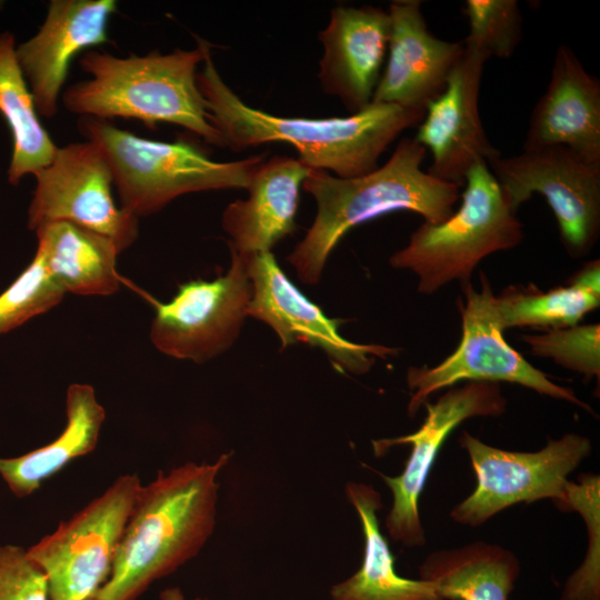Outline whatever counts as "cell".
Masks as SVG:
<instances>
[{
	"label": "cell",
	"mask_w": 600,
	"mask_h": 600,
	"mask_svg": "<svg viewBox=\"0 0 600 600\" xmlns=\"http://www.w3.org/2000/svg\"><path fill=\"white\" fill-rule=\"evenodd\" d=\"M0 600H50L44 571L21 547L0 544Z\"/></svg>",
	"instance_id": "obj_31"
},
{
	"label": "cell",
	"mask_w": 600,
	"mask_h": 600,
	"mask_svg": "<svg viewBox=\"0 0 600 600\" xmlns=\"http://www.w3.org/2000/svg\"><path fill=\"white\" fill-rule=\"evenodd\" d=\"M487 164L512 211L533 194L542 196L568 254L581 258L590 252L600 233V166L563 146L522 150Z\"/></svg>",
	"instance_id": "obj_10"
},
{
	"label": "cell",
	"mask_w": 600,
	"mask_h": 600,
	"mask_svg": "<svg viewBox=\"0 0 600 600\" xmlns=\"http://www.w3.org/2000/svg\"><path fill=\"white\" fill-rule=\"evenodd\" d=\"M230 252V268L223 276L184 282L166 303L152 300L156 314L150 338L160 352L203 363L236 342L247 318L252 284L248 256Z\"/></svg>",
	"instance_id": "obj_12"
},
{
	"label": "cell",
	"mask_w": 600,
	"mask_h": 600,
	"mask_svg": "<svg viewBox=\"0 0 600 600\" xmlns=\"http://www.w3.org/2000/svg\"><path fill=\"white\" fill-rule=\"evenodd\" d=\"M461 204L441 223L423 222L389 263L418 278V292L432 294L451 281L469 282L486 257L517 247L522 223L507 203L487 162L474 163L466 176Z\"/></svg>",
	"instance_id": "obj_6"
},
{
	"label": "cell",
	"mask_w": 600,
	"mask_h": 600,
	"mask_svg": "<svg viewBox=\"0 0 600 600\" xmlns=\"http://www.w3.org/2000/svg\"><path fill=\"white\" fill-rule=\"evenodd\" d=\"M507 398L500 383L464 382L446 390L436 402L422 407L426 417L420 428L406 436L372 441L374 456L381 457L394 446L408 444L411 452L403 471L397 477L377 472L393 496L384 526L389 537L406 547L426 544L419 500L438 453L450 433L464 420L477 417H500L507 410Z\"/></svg>",
	"instance_id": "obj_11"
},
{
	"label": "cell",
	"mask_w": 600,
	"mask_h": 600,
	"mask_svg": "<svg viewBox=\"0 0 600 600\" xmlns=\"http://www.w3.org/2000/svg\"><path fill=\"white\" fill-rule=\"evenodd\" d=\"M67 424L50 443L16 458H0V476L18 498H24L76 458L94 450L106 412L90 384L69 386Z\"/></svg>",
	"instance_id": "obj_23"
},
{
	"label": "cell",
	"mask_w": 600,
	"mask_h": 600,
	"mask_svg": "<svg viewBox=\"0 0 600 600\" xmlns=\"http://www.w3.org/2000/svg\"><path fill=\"white\" fill-rule=\"evenodd\" d=\"M160 600H186V598L180 588L171 587L160 592ZM194 600H207V599L197 598Z\"/></svg>",
	"instance_id": "obj_33"
},
{
	"label": "cell",
	"mask_w": 600,
	"mask_h": 600,
	"mask_svg": "<svg viewBox=\"0 0 600 600\" xmlns=\"http://www.w3.org/2000/svg\"><path fill=\"white\" fill-rule=\"evenodd\" d=\"M230 457L160 470L140 487L99 600H137L199 553L214 529L217 478Z\"/></svg>",
	"instance_id": "obj_2"
},
{
	"label": "cell",
	"mask_w": 600,
	"mask_h": 600,
	"mask_svg": "<svg viewBox=\"0 0 600 600\" xmlns=\"http://www.w3.org/2000/svg\"><path fill=\"white\" fill-rule=\"evenodd\" d=\"M13 33H0V113L12 138L8 181L16 186L53 160L58 147L42 126L33 96L17 59Z\"/></svg>",
	"instance_id": "obj_25"
},
{
	"label": "cell",
	"mask_w": 600,
	"mask_h": 600,
	"mask_svg": "<svg viewBox=\"0 0 600 600\" xmlns=\"http://www.w3.org/2000/svg\"><path fill=\"white\" fill-rule=\"evenodd\" d=\"M600 306V293L572 281L547 291L536 284H512L496 296L503 331L510 328L561 329L579 324Z\"/></svg>",
	"instance_id": "obj_26"
},
{
	"label": "cell",
	"mask_w": 600,
	"mask_h": 600,
	"mask_svg": "<svg viewBox=\"0 0 600 600\" xmlns=\"http://www.w3.org/2000/svg\"><path fill=\"white\" fill-rule=\"evenodd\" d=\"M568 511H577L588 529V550L583 562L564 582L561 600H600V479L584 473L570 481Z\"/></svg>",
	"instance_id": "obj_27"
},
{
	"label": "cell",
	"mask_w": 600,
	"mask_h": 600,
	"mask_svg": "<svg viewBox=\"0 0 600 600\" xmlns=\"http://www.w3.org/2000/svg\"><path fill=\"white\" fill-rule=\"evenodd\" d=\"M64 293L49 274L41 254L36 251L29 266L0 294V334L49 311L62 300Z\"/></svg>",
	"instance_id": "obj_30"
},
{
	"label": "cell",
	"mask_w": 600,
	"mask_h": 600,
	"mask_svg": "<svg viewBox=\"0 0 600 600\" xmlns=\"http://www.w3.org/2000/svg\"><path fill=\"white\" fill-rule=\"evenodd\" d=\"M388 11L374 6H336L318 38L323 47L317 74L326 94L357 113L373 98L387 59Z\"/></svg>",
	"instance_id": "obj_18"
},
{
	"label": "cell",
	"mask_w": 600,
	"mask_h": 600,
	"mask_svg": "<svg viewBox=\"0 0 600 600\" xmlns=\"http://www.w3.org/2000/svg\"><path fill=\"white\" fill-rule=\"evenodd\" d=\"M39 252L52 279L80 296H110L120 288L114 242L68 221H48L34 230Z\"/></svg>",
	"instance_id": "obj_22"
},
{
	"label": "cell",
	"mask_w": 600,
	"mask_h": 600,
	"mask_svg": "<svg viewBox=\"0 0 600 600\" xmlns=\"http://www.w3.org/2000/svg\"><path fill=\"white\" fill-rule=\"evenodd\" d=\"M519 574L512 551L484 541L433 551L419 567L443 600H509Z\"/></svg>",
	"instance_id": "obj_24"
},
{
	"label": "cell",
	"mask_w": 600,
	"mask_h": 600,
	"mask_svg": "<svg viewBox=\"0 0 600 600\" xmlns=\"http://www.w3.org/2000/svg\"><path fill=\"white\" fill-rule=\"evenodd\" d=\"M489 58L470 47L451 71L443 92L428 103L413 139L429 150L428 173L463 188L466 176L480 160L501 156L490 142L479 113L483 66Z\"/></svg>",
	"instance_id": "obj_15"
},
{
	"label": "cell",
	"mask_w": 600,
	"mask_h": 600,
	"mask_svg": "<svg viewBox=\"0 0 600 600\" xmlns=\"http://www.w3.org/2000/svg\"><path fill=\"white\" fill-rule=\"evenodd\" d=\"M470 459L477 484L450 511L457 523L479 527L517 503L552 500L567 510L569 474L590 454L591 441L578 433L549 440L534 452L509 451L489 446L463 430L458 438Z\"/></svg>",
	"instance_id": "obj_8"
},
{
	"label": "cell",
	"mask_w": 600,
	"mask_h": 600,
	"mask_svg": "<svg viewBox=\"0 0 600 600\" xmlns=\"http://www.w3.org/2000/svg\"><path fill=\"white\" fill-rule=\"evenodd\" d=\"M420 0H393L389 4L390 37L387 62L372 102L426 111L439 97L463 53L461 41L433 36Z\"/></svg>",
	"instance_id": "obj_17"
},
{
	"label": "cell",
	"mask_w": 600,
	"mask_h": 600,
	"mask_svg": "<svg viewBox=\"0 0 600 600\" xmlns=\"http://www.w3.org/2000/svg\"><path fill=\"white\" fill-rule=\"evenodd\" d=\"M298 158L274 154L252 173L247 199L231 202L221 226L229 248L244 256L269 252L297 228L300 188L310 172Z\"/></svg>",
	"instance_id": "obj_20"
},
{
	"label": "cell",
	"mask_w": 600,
	"mask_h": 600,
	"mask_svg": "<svg viewBox=\"0 0 600 600\" xmlns=\"http://www.w3.org/2000/svg\"><path fill=\"white\" fill-rule=\"evenodd\" d=\"M426 153L413 138L404 137L387 162L368 174L339 178L310 170L302 188L313 197L317 213L287 258L300 281L318 283L331 251L360 224L396 211L419 213L429 223L453 214L461 188L423 171Z\"/></svg>",
	"instance_id": "obj_3"
},
{
	"label": "cell",
	"mask_w": 600,
	"mask_h": 600,
	"mask_svg": "<svg viewBox=\"0 0 600 600\" xmlns=\"http://www.w3.org/2000/svg\"><path fill=\"white\" fill-rule=\"evenodd\" d=\"M532 356L550 358L557 364L580 373L589 382L600 379V326L577 324L547 330L540 334H524Z\"/></svg>",
	"instance_id": "obj_29"
},
{
	"label": "cell",
	"mask_w": 600,
	"mask_h": 600,
	"mask_svg": "<svg viewBox=\"0 0 600 600\" xmlns=\"http://www.w3.org/2000/svg\"><path fill=\"white\" fill-rule=\"evenodd\" d=\"M114 0H51L38 32L17 47V59L38 114L53 118L73 58L109 42Z\"/></svg>",
	"instance_id": "obj_16"
},
{
	"label": "cell",
	"mask_w": 600,
	"mask_h": 600,
	"mask_svg": "<svg viewBox=\"0 0 600 600\" xmlns=\"http://www.w3.org/2000/svg\"><path fill=\"white\" fill-rule=\"evenodd\" d=\"M252 297L247 317L267 323L278 334L281 347L297 342L321 349L333 368L342 373L363 374L377 358L396 356L399 349L361 344L343 338V319L328 318L287 277L271 251L248 256Z\"/></svg>",
	"instance_id": "obj_14"
},
{
	"label": "cell",
	"mask_w": 600,
	"mask_h": 600,
	"mask_svg": "<svg viewBox=\"0 0 600 600\" xmlns=\"http://www.w3.org/2000/svg\"><path fill=\"white\" fill-rule=\"evenodd\" d=\"M463 14L469 33L463 46L492 57L507 59L522 39V16L517 0H467Z\"/></svg>",
	"instance_id": "obj_28"
},
{
	"label": "cell",
	"mask_w": 600,
	"mask_h": 600,
	"mask_svg": "<svg viewBox=\"0 0 600 600\" xmlns=\"http://www.w3.org/2000/svg\"><path fill=\"white\" fill-rule=\"evenodd\" d=\"M210 49L207 40L197 38L194 49L177 48L166 54L117 57L84 51L79 66L90 78L69 86L61 94L62 104L71 113L108 122L124 118L149 127L177 124L209 144L226 148L197 82V68Z\"/></svg>",
	"instance_id": "obj_4"
},
{
	"label": "cell",
	"mask_w": 600,
	"mask_h": 600,
	"mask_svg": "<svg viewBox=\"0 0 600 600\" xmlns=\"http://www.w3.org/2000/svg\"><path fill=\"white\" fill-rule=\"evenodd\" d=\"M346 496L360 519L364 547L359 570L330 589V600H443L422 579L397 573L394 557L380 529L378 511L382 497L372 486L350 481Z\"/></svg>",
	"instance_id": "obj_21"
},
{
	"label": "cell",
	"mask_w": 600,
	"mask_h": 600,
	"mask_svg": "<svg viewBox=\"0 0 600 600\" xmlns=\"http://www.w3.org/2000/svg\"><path fill=\"white\" fill-rule=\"evenodd\" d=\"M141 481L119 477L52 533L30 547L29 557L44 571L50 600H87L108 581Z\"/></svg>",
	"instance_id": "obj_9"
},
{
	"label": "cell",
	"mask_w": 600,
	"mask_h": 600,
	"mask_svg": "<svg viewBox=\"0 0 600 600\" xmlns=\"http://www.w3.org/2000/svg\"><path fill=\"white\" fill-rule=\"evenodd\" d=\"M563 146L600 166V81L568 46L554 54L550 81L534 106L523 150Z\"/></svg>",
	"instance_id": "obj_19"
},
{
	"label": "cell",
	"mask_w": 600,
	"mask_h": 600,
	"mask_svg": "<svg viewBox=\"0 0 600 600\" xmlns=\"http://www.w3.org/2000/svg\"><path fill=\"white\" fill-rule=\"evenodd\" d=\"M577 284L600 293V261L591 260L584 263L574 274L569 278Z\"/></svg>",
	"instance_id": "obj_32"
},
{
	"label": "cell",
	"mask_w": 600,
	"mask_h": 600,
	"mask_svg": "<svg viewBox=\"0 0 600 600\" xmlns=\"http://www.w3.org/2000/svg\"><path fill=\"white\" fill-rule=\"evenodd\" d=\"M87 600H99L97 597H93V598H90V599H87Z\"/></svg>",
	"instance_id": "obj_34"
},
{
	"label": "cell",
	"mask_w": 600,
	"mask_h": 600,
	"mask_svg": "<svg viewBox=\"0 0 600 600\" xmlns=\"http://www.w3.org/2000/svg\"><path fill=\"white\" fill-rule=\"evenodd\" d=\"M479 279L480 289H476L471 281L460 284L463 299L459 298L457 306L462 332L458 348L434 367L408 368L406 379L411 391L408 416L413 418L437 391L462 381L514 383L592 412L571 388L553 382L508 344L499 322L491 282L483 271Z\"/></svg>",
	"instance_id": "obj_7"
},
{
	"label": "cell",
	"mask_w": 600,
	"mask_h": 600,
	"mask_svg": "<svg viewBox=\"0 0 600 600\" xmlns=\"http://www.w3.org/2000/svg\"><path fill=\"white\" fill-rule=\"evenodd\" d=\"M34 177L29 229L68 221L108 237L119 252L138 239L139 220L116 204L112 172L94 143L86 140L58 147L51 163Z\"/></svg>",
	"instance_id": "obj_13"
},
{
	"label": "cell",
	"mask_w": 600,
	"mask_h": 600,
	"mask_svg": "<svg viewBox=\"0 0 600 600\" xmlns=\"http://www.w3.org/2000/svg\"><path fill=\"white\" fill-rule=\"evenodd\" d=\"M197 82L213 127L226 148L241 152L268 142H286L312 170L339 178L368 174L379 158L406 130L422 121L424 111L371 102L347 117H280L247 104L223 81L211 49L207 51Z\"/></svg>",
	"instance_id": "obj_1"
},
{
	"label": "cell",
	"mask_w": 600,
	"mask_h": 600,
	"mask_svg": "<svg viewBox=\"0 0 600 600\" xmlns=\"http://www.w3.org/2000/svg\"><path fill=\"white\" fill-rule=\"evenodd\" d=\"M78 129L106 158L121 208L139 217L160 211L176 198L201 191L247 189L263 154L218 162L194 144L144 139L108 121L81 117Z\"/></svg>",
	"instance_id": "obj_5"
}]
</instances>
